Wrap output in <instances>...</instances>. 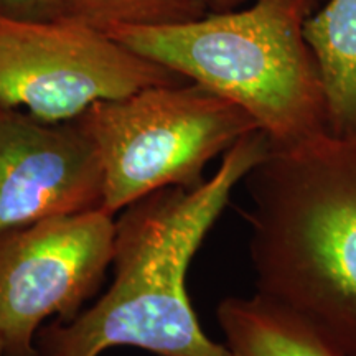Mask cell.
Listing matches in <instances>:
<instances>
[{"instance_id": "obj_1", "label": "cell", "mask_w": 356, "mask_h": 356, "mask_svg": "<svg viewBox=\"0 0 356 356\" xmlns=\"http://www.w3.org/2000/svg\"><path fill=\"white\" fill-rule=\"evenodd\" d=\"M269 149L264 132H249L222 154L210 180L162 188L124 208L115 218L109 289L70 322L43 325L38 356H99L118 346L157 356H231L200 325L186 273L234 186Z\"/></svg>"}, {"instance_id": "obj_2", "label": "cell", "mask_w": 356, "mask_h": 356, "mask_svg": "<svg viewBox=\"0 0 356 356\" xmlns=\"http://www.w3.org/2000/svg\"><path fill=\"white\" fill-rule=\"evenodd\" d=\"M244 181L257 293L356 356V140L270 147Z\"/></svg>"}, {"instance_id": "obj_3", "label": "cell", "mask_w": 356, "mask_h": 356, "mask_svg": "<svg viewBox=\"0 0 356 356\" xmlns=\"http://www.w3.org/2000/svg\"><path fill=\"white\" fill-rule=\"evenodd\" d=\"M317 7L315 0H254L185 24L106 33L241 106L270 147H287L327 132L322 76L304 33Z\"/></svg>"}, {"instance_id": "obj_4", "label": "cell", "mask_w": 356, "mask_h": 356, "mask_svg": "<svg viewBox=\"0 0 356 356\" xmlns=\"http://www.w3.org/2000/svg\"><path fill=\"white\" fill-rule=\"evenodd\" d=\"M74 121L99 154L101 208L114 216L154 191L202 185L210 160L261 131L241 106L191 81L96 102Z\"/></svg>"}, {"instance_id": "obj_5", "label": "cell", "mask_w": 356, "mask_h": 356, "mask_svg": "<svg viewBox=\"0 0 356 356\" xmlns=\"http://www.w3.org/2000/svg\"><path fill=\"white\" fill-rule=\"evenodd\" d=\"M186 79L96 26L0 17V106L68 122L101 101Z\"/></svg>"}, {"instance_id": "obj_6", "label": "cell", "mask_w": 356, "mask_h": 356, "mask_svg": "<svg viewBox=\"0 0 356 356\" xmlns=\"http://www.w3.org/2000/svg\"><path fill=\"white\" fill-rule=\"evenodd\" d=\"M115 216L102 208L0 233V341L6 356H38L44 320L70 322L113 264Z\"/></svg>"}, {"instance_id": "obj_7", "label": "cell", "mask_w": 356, "mask_h": 356, "mask_svg": "<svg viewBox=\"0 0 356 356\" xmlns=\"http://www.w3.org/2000/svg\"><path fill=\"white\" fill-rule=\"evenodd\" d=\"M102 197L99 154L76 121L0 106V233L96 210Z\"/></svg>"}, {"instance_id": "obj_8", "label": "cell", "mask_w": 356, "mask_h": 356, "mask_svg": "<svg viewBox=\"0 0 356 356\" xmlns=\"http://www.w3.org/2000/svg\"><path fill=\"white\" fill-rule=\"evenodd\" d=\"M304 33L322 76L327 132L356 140V0H325Z\"/></svg>"}, {"instance_id": "obj_9", "label": "cell", "mask_w": 356, "mask_h": 356, "mask_svg": "<svg viewBox=\"0 0 356 356\" xmlns=\"http://www.w3.org/2000/svg\"><path fill=\"white\" fill-rule=\"evenodd\" d=\"M216 318L231 356H346L304 320L259 293L228 297Z\"/></svg>"}, {"instance_id": "obj_10", "label": "cell", "mask_w": 356, "mask_h": 356, "mask_svg": "<svg viewBox=\"0 0 356 356\" xmlns=\"http://www.w3.org/2000/svg\"><path fill=\"white\" fill-rule=\"evenodd\" d=\"M65 19L99 30L115 26H162L202 19L208 0H65Z\"/></svg>"}, {"instance_id": "obj_11", "label": "cell", "mask_w": 356, "mask_h": 356, "mask_svg": "<svg viewBox=\"0 0 356 356\" xmlns=\"http://www.w3.org/2000/svg\"><path fill=\"white\" fill-rule=\"evenodd\" d=\"M65 15V0H0V17L6 19L51 22Z\"/></svg>"}, {"instance_id": "obj_12", "label": "cell", "mask_w": 356, "mask_h": 356, "mask_svg": "<svg viewBox=\"0 0 356 356\" xmlns=\"http://www.w3.org/2000/svg\"><path fill=\"white\" fill-rule=\"evenodd\" d=\"M210 2V12H228L239 8L246 0H208ZM325 0H315L317 6H322Z\"/></svg>"}, {"instance_id": "obj_13", "label": "cell", "mask_w": 356, "mask_h": 356, "mask_svg": "<svg viewBox=\"0 0 356 356\" xmlns=\"http://www.w3.org/2000/svg\"><path fill=\"white\" fill-rule=\"evenodd\" d=\"M0 356H6V351H3V345H2V341H0Z\"/></svg>"}]
</instances>
